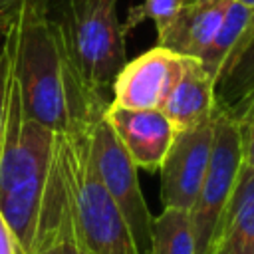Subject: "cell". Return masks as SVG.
<instances>
[{
  "label": "cell",
  "mask_w": 254,
  "mask_h": 254,
  "mask_svg": "<svg viewBox=\"0 0 254 254\" xmlns=\"http://www.w3.org/2000/svg\"><path fill=\"white\" fill-rule=\"evenodd\" d=\"M34 254H64V248H62V242H58V244L46 246V248H42V250H38Z\"/></svg>",
  "instance_id": "cell-21"
},
{
  "label": "cell",
  "mask_w": 254,
  "mask_h": 254,
  "mask_svg": "<svg viewBox=\"0 0 254 254\" xmlns=\"http://www.w3.org/2000/svg\"><path fill=\"white\" fill-rule=\"evenodd\" d=\"M89 145H91V159L95 171L103 187L115 200L129 228L137 252L139 254L149 252L153 216L139 187V177H137L139 169L125 151V147L121 145L119 137L115 135L103 113L89 127Z\"/></svg>",
  "instance_id": "cell-6"
},
{
  "label": "cell",
  "mask_w": 254,
  "mask_h": 254,
  "mask_svg": "<svg viewBox=\"0 0 254 254\" xmlns=\"http://www.w3.org/2000/svg\"><path fill=\"white\" fill-rule=\"evenodd\" d=\"M26 0H0V24L6 28L8 20L14 16V12L24 4Z\"/></svg>",
  "instance_id": "cell-20"
},
{
  "label": "cell",
  "mask_w": 254,
  "mask_h": 254,
  "mask_svg": "<svg viewBox=\"0 0 254 254\" xmlns=\"http://www.w3.org/2000/svg\"><path fill=\"white\" fill-rule=\"evenodd\" d=\"M214 133V111L204 121L179 129L161 161V200L163 208L190 210L204 179Z\"/></svg>",
  "instance_id": "cell-7"
},
{
  "label": "cell",
  "mask_w": 254,
  "mask_h": 254,
  "mask_svg": "<svg viewBox=\"0 0 254 254\" xmlns=\"http://www.w3.org/2000/svg\"><path fill=\"white\" fill-rule=\"evenodd\" d=\"M240 129V149H242V165L254 171V97L244 105V109L234 117Z\"/></svg>",
  "instance_id": "cell-18"
},
{
  "label": "cell",
  "mask_w": 254,
  "mask_h": 254,
  "mask_svg": "<svg viewBox=\"0 0 254 254\" xmlns=\"http://www.w3.org/2000/svg\"><path fill=\"white\" fill-rule=\"evenodd\" d=\"M187 4V0H143L127 10V20L121 24L123 34H129L139 24L151 20L157 30H163Z\"/></svg>",
  "instance_id": "cell-16"
},
{
  "label": "cell",
  "mask_w": 254,
  "mask_h": 254,
  "mask_svg": "<svg viewBox=\"0 0 254 254\" xmlns=\"http://www.w3.org/2000/svg\"><path fill=\"white\" fill-rule=\"evenodd\" d=\"M254 97V12L232 54L214 79V107L238 117Z\"/></svg>",
  "instance_id": "cell-13"
},
{
  "label": "cell",
  "mask_w": 254,
  "mask_h": 254,
  "mask_svg": "<svg viewBox=\"0 0 254 254\" xmlns=\"http://www.w3.org/2000/svg\"><path fill=\"white\" fill-rule=\"evenodd\" d=\"M56 133L26 117L18 81L10 77L0 141V212L28 254H34L52 173Z\"/></svg>",
  "instance_id": "cell-2"
},
{
  "label": "cell",
  "mask_w": 254,
  "mask_h": 254,
  "mask_svg": "<svg viewBox=\"0 0 254 254\" xmlns=\"http://www.w3.org/2000/svg\"><path fill=\"white\" fill-rule=\"evenodd\" d=\"M208 254H254V171L240 167Z\"/></svg>",
  "instance_id": "cell-10"
},
{
  "label": "cell",
  "mask_w": 254,
  "mask_h": 254,
  "mask_svg": "<svg viewBox=\"0 0 254 254\" xmlns=\"http://www.w3.org/2000/svg\"><path fill=\"white\" fill-rule=\"evenodd\" d=\"M2 32H4V26H2V24H0V34H2Z\"/></svg>",
  "instance_id": "cell-24"
},
{
  "label": "cell",
  "mask_w": 254,
  "mask_h": 254,
  "mask_svg": "<svg viewBox=\"0 0 254 254\" xmlns=\"http://www.w3.org/2000/svg\"><path fill=\"white\" fill-rule=\"evenodd\" d=\"M236 2H240V4H244L248 8H254V0H236Z\"/></svg>",
  "instance_id": "cell-23"
},
{
  "label": "cell",
  "mask_w": 254,
  "mask_h": 254,
  "mask_svg": "<svg viewBox=\"0 0 254 254\" xmlns=\"http://www.w3.org/2000/svg\"><path fill=\"white\" fill-rule=\"evenodd\" d=\"M145 254H149V252H145Z\"/></svg>",
  "instance_id": "cell-26"
},
{
  "label": "cell",
  "mask_w": 254,
  "mask_h": 254,
  "mask_svg": "<svg viewBox=\"0 0 254 254\" xmlns=\"http://www.w3.org/2000/svg\"><path fill=\"white\" fill-rule=\"evenodd\" d=\"M228 0L190 2L163 28L157 30V46L185 58H198L218 30Z\"/></svg>",
  "instance_id": "cell-11"
},
{
  "label": "cell",
  "mask_w": 254,
  "mask_h": 254,
  "mask_svg": "<svg viewBox=\"0 0 254 254\" xmlns=\"http://www.w3.org/2000/svg\"><path fill=\"white\" fill-rule=\"evenodd\" d=\"M196 2H204V0H196Z\"/></svg>",
  "instance_id": "cell-25"
},
{
  "label": "cell",
  "mask_w": 254,
  "mask_h": 254,
  "mask_svg": "<svg viewBox=\"0 0 254 254\" xmlns=\"http://www.w3.org/2000/svg\"><path fill=\"white\" fill-rule=\"evenodd\" d=\"M6 26L12 30V71L26 117L54 133L89 127L109 101L79 79L48 18L46 0H26Z\"/></svg>",
  "instance_id": "cell-1"
},
{
  "label": "cell",
  "mask_w": 254,
  "mask_h": 254,
  "mask_svg": "<svg viewBox=\"0 0 254 254\" xmlns=\"http://www.w3.org/2000/svg\"><path fill=\"white\" fill-rule=\"evenodd\" d=\"M46 12L79 79L105 99L127 62L117 0H46Z\"/></svg>",
  "instance_id": "cell-4"
},
{
  "label": "cell",
  "mask_w": 254,
  "mask_h": 254,
  "mask_svg": "<svg viewBox=\"0 0 254 254\" xmlns=\"http://www.w3.org/2000/svg\"><path fill=\"white\" fill-rule=\"evenodd\" d=\"M0 254H28L2 212H0Z\"/></svg>",
  "instance_id": "cell-19"
},
{
  "label": "cell",
  "mask_w": 254,
  "mask_h": 254,
  "mask_svg": "<svg viewBox=\"0 0 254 254\" xmlns=\"http://www.w3.org/2000/svg\"><path fill=\"white\" fill-rule=\"evenodd\" d=\"M62 248H64V254H85L83 250H79V248H75L71 242H67V240H62Z\"/></svg>",
  "instance_id": "cell-22"
},
{
  "label": "cell",
  "mask_w": 254,
  "mask_h": 254,
  "mask_svg": "<svg viewBox=\"0 0 254 254\" xmlns=\"http://www.w3.org/2000/svg\"><path fill=\"white\" fill-rule=\"evenodd\" d=\"M161 111L175 131L192 127L214 111V77L200 65L196 58H185L183 69L167 95Z\"/></svg>",
  "instance_id": "cell-12"
},
{
  "label": "cell",
  "mask_w": 254,
  "mask_h": 254,
  "mask_svg": "<svg viewBox=\"0 0 254 254\" xmlns=\"http://www.w3.org/2000/svg\"><path fill=\"white\" fill-rule=\"evenodd\" d=\"M240 167H242V149H240L238 121L230 113L214 107L212 151L204 179L189 210L196 254L210 252L214 228L232 194Z\"/></svg>",
  "instance_id": "cell-5"
},
{
  "label": "cell",
  "mask_w": 254,
  "mask_h": 254,
  "mask_svg": "<svg viewBox=\"0 0 254 254\" xmlns=\"http://www.w3.org/2000/svg\"><path fill=\"white\" fill-rule=\"evenodd\" d=\"M103 115L137 169L159 171L175 135L165 113L161 109H121L107 103Z\"/></svg>",
  "instance_id": "cell-9"
},
{
  "label": "cell",
  "mask_w": 254,
  "mask_h": 254,
  "mask_svg": "<svg viewBox=\"0 0 254 254\" xmlns=\"http://www.w3.org/2000/svg\"><path fill=\"white\" fill-rule=\"evenodd\" d=\"M254 8H248L236 0H228L222 22L218 26V30L214 32L212 40L208 42V46L202 50V54L196 58L200 62V65L216 79L220 67L224 65V62L228 60V56L232 54L234 46L238 44V40L242 38L250 18H252Z\"/></svg>",
  "instance_id": "cell-14"
},
{
  "label": "cell",
  "mask_w": 254,
  "mask_h": 254,
  "mask_svg": "<svg viewBox=\"0 0 254 254\" xmlns=\"http://www.w3.org/2000/svg\"><path fill=\"white\" fill-rule=\"evenodd\" d=\"M149 254H196L187 210L163 208L159 216H153Z\"/></svg>",
  "instance_id": "cell-15"
},
{
  "label": "cell",
  "mask_w": 254,
  "mask_h": 254,
  "mask_svg": "<svg viewBox=\"0 0 254 254\" xmlns=\"http://www.w3.org/2000/svg\"><path fill=\"white\" fill-rule=\"evenodd\" d=\"M2 36L4 40L0 46V141H2L4 123H6L8 87H10V77H12V30L10 26L4 28Z\"/></svg>",
  "instance_id": "cell-17"
},
{
  "label": "cell",
  "mask_w": 254,
  "mask_h": 254,
  "mask_svg": "<svg viewBox=\"0 0 254 254\" xmlns=\"http://www.w3.org/2000/svg\"><path fill=\"white\" fill-rule=\"evenodd\" d=\"M89 127L56 133L54 139V157L65 192L64 240L85 254H139L115 200L95 171Z\"/></svg>",
  "instance_id": "cell-3"
},
{
  "label": "cell",
  "mask_w": 254,
  "mask_h": 254,
  "mask_svg": "<svg viewBox=\"0 0 254 254\" xmlns=\"http://www.w3.org/2000/svg\"><path fill=\"white\" fill-rule=\"evenodd\" d=\"M185 56L155 46L125 62L111 83L109 105L121 109H161L183 69Z\"/></svg>",
  "instance_id": "cell-8"
}]
</instances>
